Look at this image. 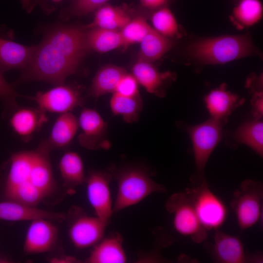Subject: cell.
<instances>
[{
  "label": "cell",
  "instance_id": "14",
  "mask_svg": "<svg viewBox=\"0 0 263 263\" xmlns=\"http://www.w3.org/2000/svg\"><path fill=\"white\" fill-rule=\"evenodd\" d=\"M57 235V229L51 220L41 218L31 221L26 232L23 251L29 255L49 252L54 247Z\"/></svg>",
  "mask_w": 263,
  "mask_h": 263
},
{
  "label": "cell",
  "instance_id": "33",
  "mask_svg": "<svg viewBox=\"0 0 263 263\" xmlns=\"http://www.w3.org/2000/svg\"><path fill=\"white\" fill-rule=\"evenodd\" d=\"M138 85L134 76L127 72L120 79L114 93L126 96H137L140 94Z\"/></svg>",
  "mask_w": 263,
  "mask_h": 263
},
{
  "label": "cell",
  "instance_id": "8",
  "mask_svg": "<svg viewBox=\"0 0 263 263\" xmlns=\"http://www.w3.org/2000/svg\"><path fill=\"white\" fill-rule=\"evenodd\" d=\"M198 218L207 230H218L225 222L228 209L224 202L209 188L207 181L185 189Z\"/></svg>",
  "mask_w": 263,
  "mask_h": 263
},
{
  "label": "cell",
  "instance_id": "17",
  "mask_svg": "<svg viewBox=\"0 0 263 263\" xmlns=\"http://www.w3.org/2000/svg\"><path fill=\"white\" fill-rule=\"evenodd\" d=\"M47 121L46 112L38 107L18 108L10 118V124L15 132L27 142Z\"/></svg>",
  "mask_w": 263,
  "mask_h": 263
},
{
  "label": "cell",
  "instance_id": "26",
  "mask_svg": "<svg viewBox=\"0 0 263 263\" xmlns=\"http://www.w3.org/2000/svg\"><path fill=\"white\" fill-rule=\"evenodd\" d=\"M263 5L260 0H238L230 16V20L238 30L257 24L262 18Z\"/></svg>",
  "mask_w": 263,
  "mask_h": 263
},
{
  "label": "cell",
  "instance_id": "12",
  "mask_svg": "<svg viewBox=\"0 0 263 263\" xmlns=\"http://www.w3.org/2000/svg\"><path fill=\"white\" fill-rule=\"evenodd\" d=\"M210 253L213 260L220 263H263L261 252L247 253L241 240L237 237L215 230Z\"/></svg>",
  "mask_w": 263,
  "mask_h": 263
},
{
  "label": "cell",
  "instance_id": "40",
  "mask_svg": "<svg viewBox=\"0 0 263 263\" xmlns=\"http://www.w3.org/2000/svg\"><path fill=\"white\" fill-rule=\"evenodd\" d=\"M237 0L238 1V0Z\"/></svg>",
  "mask_w": 263,
  "mask_h": 263
},
{
  "label": "cell",
  "instance_id": "6",
  "mask_svg": "<svg viewBox=\"0 0 263 263\" xmlns=\"http://www.w3.org/2000/svg\"><path fill=\"white\" fill-rule=\"evenodd\" d=\"M263 184L251 179L244 180L235 190L231 207L240 228H250L261 221L263 216Z\"/></svg>",
  "mask_w": 263,
  "mask_h": 263
},
{
  "label": "cell",
  "instance_id": "25",
  "mask_svg": "<svg viewBox=\"0 0 263 263\" xmlns=\"http://www.w3.org/2000/svg\"><path fill=\"white\" fill-rule=\"evenodd\" d=\"M94 12L93 20L86 26L87 29L100 28L120 31L131 19L123 8L107 4Z\"/></svg>",
  "mask_w": 263,
  "mask_h": 263
},
{
  "label": "cell",
  "instance_id": "24",
  "mask_svg": "<svg viewBox=\"0 0 263 263\" xmlns=\"http://www.w3.org/2000/svg\"><path fill=\"white\" fill-rule=\"evenodd\" d=\"M85 40L89 51L99 53L123 48L124 45L120 31L100 28H86Z\"/></svg>",
  "mask_w": 263,
  "mask_h": 263
},
{
  "label": "cell",
  "instance_id": "19",
  "mask_svg": "<svg viewBox=\"0 0 263 263\" xmlns=\"http://www.w3.org/2000/svg\"><path fill=\"white\" fill-rule=\"evenodd\" d=\"M36 45H24L0 37V70L2 73L24 69L30 62Z\"/></svg>",
  "mask_w": 263,
  "mask_h": 263
},
{
  "label": "cell",
  "instance_id": "39",
  "mask_svg": "<svg viewBox=\"0 0 263 263\" xmlns=\"http://www.w3.org/2000/svg\"><path fill=\"white\" fill-rule=\"evenodd\" d=\"M52 0L55 2H59L63 0Z\"/></svg>",
  "mask_w": 263,
  "mask_h": 263
},
{
  "label": "cell",
  "instance_id": "38",
  "mask_svg": "<svg viewBox=\"0 0 263 263\" xmlns=\"http://www.w3.org/2000/svg\"><path fill=\"white\" fill-rule=\"evenodd\" d=\"M51 261L53 263H76L78 261L75 257L64 256L60 258H55L52 259Z\"/></svg>",
  "mask_w": 263,
  "mask_h": 263
},
{
  "label": "cell",
  "instance_id": "15",
  "mask_svg": "<svg viewBox=\"0 0 263 263\" xmlns=\"http://www.w3.org/2000/svg\"><path fill=\"white\" fill-rule=\"evenodd\" d=\"M131 74L147 92L159 97L165 96L167 88L176 77L174 73L161 72L152 63L140 59L132 66Z\"/></svg>",
  "mask_w": 263,
  "mask_h": 263
},
{
  "label": "cell",
  "instance_id": "18",
  "mask_svg": "<svg viewBox=\"0 0 263 263\" xmlns=\"http://www.w3.org/2000/svg\"><path fill=\"white\" fill-rule=\"evenodd\" d=\"M41 218L61 222L66 218V215L11 200L0 202V220L31 221Z\"/></svg>",
  "mask_w": 263,
  "mask_h": 263
},
{
  "label": "cell",
  "instance_id": "22",
  "mask_svg": "<svg viewBox=\"0 0 263 263\" xmlns=\"http://www.w3.org/2000/svg\"><path fill=\"white\" fill-rule=\"evenodd\" d=\"M127 72L124 68L113 65L101 67L93 79L88 96L96 98L113 93L120 79Z\"/></svg>",
  "mask_w": 263,
  "mask_h": 263
},
{
  "label": "cell",
  "instance_id": "16",
  "mask_svg": "<svg viewBox=\"0 0 263 263\" xmlns=\"http://www.w3.org/2000/svg\"><path fill=\"white\" fill-rule=\"evenodd\" d=\"M244 102V99L227 90L225 83L211 90L204 97L210 118L224 124L230 114Z\"/></svg>",
  "mask_w": 263,
  "mask_h": 263
},
{
  "label": "cell",
  "instance_id": "5",
  "mask_svg": "<svg viewBox=\"0 0 263 263\" xmlns=\"http://www.w3.org/2000/svg\"><path fill=\"white\" fill-rule=\"evenodd\" d=\"M224 124L210 118L205 122L195 125H186L192 142L195 165V172L190 178L193 185L206 181L204 169L215 148L221 141Z\"/></svg>",
  "mask_w": 263,
  "mask_h": 263
},
{
  "label": "cell",
  "instance_id": "11",
  "mask_svg": "<svg viewBox=\"0 0 263 263\" xmlns=\"http://www.w3.org/2000/svg\"><path fill=\"white\" fill-rule=\"evenodd\" d=\"M26 97L35 101L38 107L45 112L59 114L71 112L83 104V98L79 89L64 83Z\"/></svg>",
  "mask_w": 263,
  "mask_h": 263
},
{
  "label": "cell",
  "instance_id": "36",
  "mask_svg": "<svg viewBox=\"0 0 263 263\" xmlns=\"http://www.w3.org/2000/svg\"><path fill=\"white\" fill-rule=\"evenodd\" d=\"M140 4L145 8L156 10L166 6L169 0H139Z\"/></svg>",
  "mask_w": 263,
  "mask_h": 263
},
{
  "label": "cell",
  "instance_id": "10",
  "mask_svg": "<svg viewBox=\"0 0 263 263\" xmlns=\"http://www.w3.org/2000/svg\"><path fill=\"white\" fill-rule=\"evenodd\" d=\"M68 234L73 245L78 249L95 245L103 237L108 224L96 216L87 215L79 208L71 211Z\"/></svg>",
  "mask_w": 263,
  "mask_h": 263
},
{
  "label": "cell",
  "instance_id": "34",
  "mask_svg": "<svg viewBox=\"0 0 263 263\" xmlns=\"http://www.w3.org/2000/svg\"><path fill=\"white\" fill-rule=\"evenodd\" d=\"M19 96L4 78L3 73L0 70V99L12 110L15 111L18 108L17 98Z\"/></svg>",
  "mask_w": 263,
  "mask_h": 263
},
{
  "label": "cell",
  "instance_id": "13",
  "mask_svg": "<svg viewBox=\"0 0 263 263\" xmlns=\"http://www.w3.org/2000/svg\"><path fill=\"white\" fill-rule=\"evenodd\" d=\"M78 120L81 130L78 141L82 147L90 150L108 147V124L97 111L83 108Z\"/></svg>",
  "mask_w": 263,
  "mask_h": 263
},
{
  "label": "cell",
  "instance_id": "27",
  "mask_svg": "<svg viewBox=\"0 0 263 263\" xmlns=\"http://www.w3.org/2000/svg\"><path fill=\"white\" fill-rule=\"evenodd\" d=\"M58 168L64 184L68 188H73L86 182L83 162L77 152L65 153L60 159Z\"/></svg>",
  "mask_w": 263,
  "mask_h": 263
},
{
  "label": "cell",
  "instance_id": "7",
  "mask_svg": "<svg viewBox=\"0 0 263 263\" xmlns=\"http://www.w3.org/2000/svg\"><path fill=\"white\" fill-rule=\"evenodd\" d=\"M165 207L172 217L173 226L178 233L190 238L196 244L206 240L207 231L201 224L185 190L171 195L168 199Z\"/></svg>",
  "mask_w": 263,
  "mask_h": 263
},
{
  "label": "cell",
  "instance_id": "30",
  "mask_svg": "<svg viewBox=\"0 0 263 263\" xmlns=\"http://www.w3.org/2000/svg\"><path fill=\"white\" fill-rule=\"evenodd\" d=\"M150 20L152 28L168 38L172 40L178 39L184 34L174 15L167 6L154 10Z\"/></svg>",
  "mask_w": 263,
  "mask_h": 263
},
{
  "label": "cell",
  "instance_id": "28",
  "mask_svg": "<svg viewBox=\"0 0 263 263\" xmlns=\"http://www.w3.org/2000/svg\"><path fill=\"white\" fill-rule=\"evenodd\" d=\"M232 136L236 143L245 145L263 157V123L261 119L244 122L233 132Z\"/></svg>",
  "mask_w": 263,
  "mask_h": 263
},
{
  "label": "cell",
  "instance_id": "23",
  "mask_svg": "<svg viewBox=\"0 0 263 263\" xmlns=\"http://www.w3.org/2000/svg\"><path fill=\"white\" fill-rule=\"evenodd\" d=\"M140 44L137 59L152 63L172 49L175 42L160 35L152 28Z\"/></svg>",
  "mask_w": 263,
  "mask_h": 263
},
{
  "label": "cell",
  "instance_id": "31",
  "mask_svg": "<svg viewBox=\"0 0 263 263\" xmlns=\"http://www.w3.org/2000/svg\"><path fill=\"white\" fill-rule=\"evenodd\" d=\"M152 29L145 18L141 16L131 19L120 30L123 41V48L140 43Z\"/></svg>",
  "mask_w": 263,
  "mask_h": 263
},
{
  "label": "cell",
  "instance_id": "20",
  "mask_svg": "<svg viewBox=\"0 0 263 263\" xmlns=\"http://www.w3.org/2000/svg\"><path fill=\"white\" fill-rule=\"evenodd\" d=\"M127 256L123 247V238L115 233L102 238L91 251L86 260L89 263H124Z\"/></svg>",
  "mask_w": 263,
  "mask_h": 263
},
{
  "label": "cell",
  "instance_id": "21",
  "mask_svg": "<svg viewBox=\"0 0 263 263\" xmlns=\"http://www.w3.org/2000/svg\"><path fill=\"white\" fill-rule=\"evenodd\" d=\"M79 128L78 120L71 112L62 114L57 118L47 141L52 150L69 145Z\"/></svg>",
  "mask_w": 263,
  "mask_h": 263
},
{
  "label": "cell",
  "instance_id": "9",
  "mask_svg": "<svg viewBox=\"0 0 263 263\" xmlns=\"http://www.w3.org/2000/svg\"><path fill=\"white\" fill-rule=\"evenodd\" d=\"M115 169L111 166L103 170H91L85 182L90 204L96 216L107 224L113 213L110 183Z\"/></svg>",
  "mask_w": 263,
  "mask_h": 263
},
{
  "label": "cell",
  "instance_id": "3",
  "mask_svg": "<svg viewBox=\"0 0 263 263\" xmlns=\"http://www.w3.org/2000/svg\"><path fill=\"white\" fill-rule=\"evenodd\" d=\"M186 51L191 60L202 65L223 64L247 56H261L248 33L198 38L189 43Z\"/></svg>",
  "mask_w": 263,
  "mask_h": 263
},
{
  "label": "cell",
  "instance_id": "2",
  "mask_svg": "<svg viewBox=\"0 0 263 263\" xmlns=\"http://www.w3.org/2000/svg\"><path fill=\"white\" fill-rule=\"evenodd\" d=\"M51 150L45 139L33 150L11 155L4 188L8 200L37 207L52 193L55 182L50 159Z\"/></svg>",
  "mask_w": 263,
  "mask_h": 263
},
{
  "label": "cell",
  "instance_id": "29",
  "mask_svg": "<svg viewBox=\"0 0 263 263\" xmlns=\"http://www.w3.org/2000/svg\"><path fill=\"white\" fill-rule=\"evenodd\" d=\"M110 107L113 115L121 116L126 123H133L139 120L143 102L140 94L126 96L113 93L110 100Z\"/></svg>",
  "mask_w": 263,
  "mask_h": 263
},
{
  "label": "cell",
  "instance_id": "4",
  "mask_svg": "<svg viewBox=\"0 0 263 263\" xmlns=\"http://www.w3.org/2000/svg\"><path fill=\"white\" fill-rule=\"evenodd\" d=\"M117 193L113 205V213L136 205L153 193L166 192L163 185L153 181L148 172L135 167L115 169Z\"/></svg>",
  "mask_w": 263,
  "mask_h": 263
},
{
  "label": "cell",
  "instance_id": "37",
  "mask_svg": "<svg viewBox=\"0 0 263 263\" xmlns=\"http://www.w3.org/2000/svg\"><path fill=\"white\" fill-rule=\"evenodd\" d=\"M23 3L28 11L31 10L37 5H39L45 11L49 12L51 10L48 7L46 0H24Z\"/></svg>",
  "mask_w": 263,
  "mask_h": 263
},
{
  "label": "cell",
  "instance_id": "32",
  "mask_svg": "<svg viewBox=\"0 0 263 263\" xmlns=\"http://www.w3.org/2000/svg\"><path fill=\"white\" fill-rule=\"evenodd\" d=\"M109 0H74L67 10L68 14L75 16L86 15L106 4Z\"/></svg>",
  "mask_w": 263,
  "mask_h": 263
},
{
  "label": "cell",
  "instance_id": "1",
  "mask_svg": "<svg viewBox=\"0 0 263 263\" xmlns=\"http://www.w3.org/2000/svg\"><path fill=\"white\" fill-rule=\"evenodd\" d=\"M86 28L56 24L45 34L32 58L23 70L19 81H40L55 85L64 84L75 74L89 51Z\"/></svg>",
  "mask_w": 263,
  "mask_h": 263
},
{
  "label": "cell",
  "instance_id": "35",
  "mask_svg": "<svg viewBox=\"0 0 263 263\" xmlns=\"http://www.w3.org/2000/svg\"><path fill=\"white\" fill-rule=\"evenodd\" d=\"M251 101L254 118L261 119L263 116V93L262 91L253 92Z\"/></svg>",
  "mask_w": 263,
  "mask_h": 263
}]
</instances>
